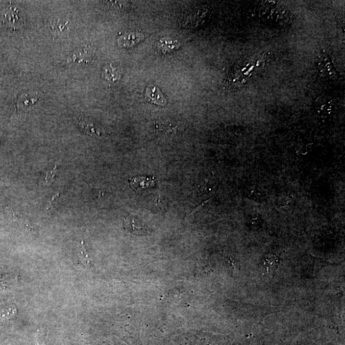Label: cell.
<instances>
[{"mask_svg": "<svg viewBox=\"0 0 345 345\" xmlns=\"http://www.w3.org/2000/svg\"><path fill=\"white\" fill-rule=\"evenodd\" d=\"M268 2L269 3L267 2V4H263V6L260 7V16L271 22L281 24L283 22H286V18H288L289 13L287 10L284 9L285 7L276 4V2L275 3Z\"/></svg>", "mask_w": 345, "mask_h": 345, "instance_id": "6da1fadb", "label": "cell"}, {"mask_svg": "<svg viewBox=\"0 0 345 345\" xmlns=\"http://www.w3.org/2000/svg\"><path fill=\"white\" fill-rule=\"evenodd\" d=\"M0 21L5 26L12 29H18L24 24L23 17L17 9L9 8L0 14Z\"/></svg>", "mask_w": 345, "mask_h": 345, "instance_id": "7a4b0ae2", "label": "cell"}, {"mask_svg": "<svg viewBox=\"0 0 345 345\" xmlns=\"http://www.w3.org/2000/svg\"><path fill=\"white\" fill-rule=\"evenodd\" d=\"M317 67H318V72L322 77L334 79V80L339 77L338 72L334 68L331 58L326 53H321V55H319Z\"/></svg>", "mask_w": 345, "mask_h": 345, "instance_id": "3957f363", "label": "cell"}, {"mask_svg": "<svg viewBox=\"0 0 345 345\" xmlns=\"http://www.w3.org/2000/svg\"><path fill=\"white\" fill-rule=\"evenodd\" d=\"M144 97L147 102L155 105L165 106L167 104L166 97L159 88L155 85H150L146 88Z\"/></svg>", "mask_w": 345, "mask_h": 345, "instance_id": "277c9868", "label": "cell"}, {"mask_svg": "<svg viewBox=\"0 0 345 345\" xmlns=\"http://www.w3.org/2000/svg\"><path fill=\"white\" fill-rule=\"evenodd\" d=\"M144 39L143 33L138 31L129 32L119 38L118 45L121 47H134Z\"/></svg>", "mask_w": 345, "mask_h": 345, "instance_id": "5b68a950", "label": "cell"}, {"mask_svg": "<svg viewBox=\"0 0 345 345\" xmlns=\"http://www.w3.org/2000/svg\"><path fill=\"white\" fill-rule=\"evenodd\" d=\"M156 182L155 177L137 176L129 179L131 187L136 191L151 188L156 184Z\"/></svg>", "mask_w": 345, "mask_h": 345, "instance_id": "8992f818", "label": "cell"}, {"mask_svg": "<svg viewBox=\"0 0 345 345\" xmlns=\"http://www.w3.org/2000/svg\"><path fill=\"white\" fill-rule=\"evenodd\" d=\"M69 19L59 18L53 19L50 22V30L54 37H60L65 34L69 29Z\"/></svg>", "mask_w": 345, "mask_h": 345, "instance_id": "52a82bcc", "label": "cell"}, {"mask_svg": "<svg viewBox=\"0 0 345 345\" xmlns=\"http://www.w3.org/2000/svg\"><path fill=\"white\" fill-rule=\"evenodd\" d=\"M157 46L162 53L166 54L178 50L181 46V42L174 38L166 37L159 40Z\"/></svg>", "mask_w": 345, "mask_h": 345, "instance_id": "ba28073f", "label": "cell"}, {"mask_svg": "<svg viewBox=\"0 0 345 345\" xmlns=\"http://www.w3.org/2000/svg\"><path fill=\"white\" fill-rule=\"evenodd\" d=\"M315 108L319 115L326 116L333 111V103L328 97H321L316 101Z\"/></svg>", "mask_w": 345, "mask_h": 345, "instance_id": "9c48e42d", "label": "cell"}, {"mask_svg": "<svg viewBox=\"0 0 345 345\" xmlns=\"http://www.w3.org/2000/svg\"><path fill=\"white\" fill-rule=\"evenodd\" d=\"M19 283V276L16 275L0 276V290H11L16 287Z\"/></svg>", "mask_w": 345, "mask_h": 345, "instance_id": "30bf717a", "label": "cell"}, {"mask_svg": "<svg viewBox=\"0 0 345 345\" xmlns=\"http://www.w3.org/2000/svg\"><path fill=\"white\" fill-rule=\"evenodd\" d=\"M77 256L78 258L79 264L80 268H88L90 267V261L89 256L87 251H86L85 244L83 241H81L80 244L77 247Z\"/></svg>", "mask_w": 345, "mask_h": 345, "instance_id": "8fae6325", "label": "cell"}, {"mask_svg": "<svg viewBox=\"0 0 345 345\" xmlns=\"http://www.w3.org/2000/svg\"><path fill=\"white\" fill-rule=\"evenodd\" d=\"M104 76L106 80L115 83L121 78V70L112 64L108 65L104 70Z\"/></svg>", "mask_w": 345, "mask_h": 345, "instance_id": "7c38bea8", "label": "cell"}, {"mask_svg": "<svg viewBox=\"0 0 345 345\" xmlns=\"http://www.w3.org/2000/svg\"><path fill=\"white\" fill-rule=\"evenodd\" d=\"M171 126L168 125L166 122L163 120H156L151 121L150 124V129L152 133H156L157 135H160L164 133V132H171L174 128H171Z\"/></svg>", "mask_w": 345, "mask_h": 345, "instance_id": "4fadbf2b", "label": "cell"}, {"mask_svg": "<svg viewBox=\"0 0 345 345\" xmlns=\"http://www.w3.org/2000/svg\"><path fill=\"white\" fill-rule=\"evenodd\" d=\"M124 227L126 230L133 233L140 232L143 229L142 223L139 221V219L133 216H129L124 219Z\"/></svg>", "mask_w": 345, "mask_h": 345, "instance_id": "5bb4252c", "label": "cell"}, {"mask_svg": "<svg viewBox=\"0 0 345 345\" xmlns=\"http://www.w3.org/2000/svg\"><path fill=\"white\" fill-rule=\"evenodd\" d=\"M90 52H88L87 50L84 49L81 51H78L77 53L73 54L72 56V61L76 63H80V65H86L89 63L91 58Z\"/></svg>", "mask_w": 345, "mask_h": 345, "instance_id": "9a60e30c", "label": "cell"}, {"mask_svg": "<svg viewBox=\"0 0 345 345\" xmlns=\"http://www.w3.org/2000/svg\"><path fill=\"white\" fill-rule=\"evenodd\" d=\"M17 313L16 306H11L2 309L0 310V322H4L12 318Z\"/></svg>", "mask_w": 345, "mask_h": 345, "instance_id": "2e32d148", "label": "cell"}, {"mask_svg": "<svg viewBox=\"0 0 345 345\" xmlns=\"http://www.w3.org/2000/svg\"><path fill=\"white\" fill-rule=\"evenodd\" d=\"M79 125L84 131L89 134H95V135L100 136V131L92 123L88 122L87 121L81 120L79 122Z\"/></svg>", "mask_w": 345, "mask_h": 345, "instance_id": "e0dca14e", "label": "cell"}, {"mask_svg": "<svg viewBox=\"0 0 345 345\" xmlns=\"http://www.w3.org/2000/svg\"><path fill=\"white\" fill-rule=\"evenodd\" d=\"M56 171H57V166L52 170L43 172L41 175V182L44 185H48L52 183L54 181Z\"/></svg>", "mask_w": 345, "mask_h": 345, "instance_id": "ac0fdd59", "label": "cell"}, {"mask_svg": "<svg viewBox=\"0 0 345 345\" xmlns=\"http://www.w3.org/2000/svg\"><path fill=\"white\" fill-rule=\"evenodd\" d=\"M35 345H47L46 331L44 329L41 328L37 331Z\"/></svg>", "mask_w": 345, "mask_h": 345, "instance_id": "d6986e66", "label": "cell"}, {"mask_svg": "<svg viewBox=\"0 0 345 345\" xmlns=\"http://www.w3.org/2000/svg\"><path fill=\"white\" fill-rule=\"evenodd\" d=\"M265 260V265L267 266V268L269 267L271 269H273V268H277L278 266V259L277 256L273 255H269Z\"/></svg>", "mask_w": 345, "mask_h": 345, "instance_id": "ffe728a7", "label": "cell"}]
</instances>
